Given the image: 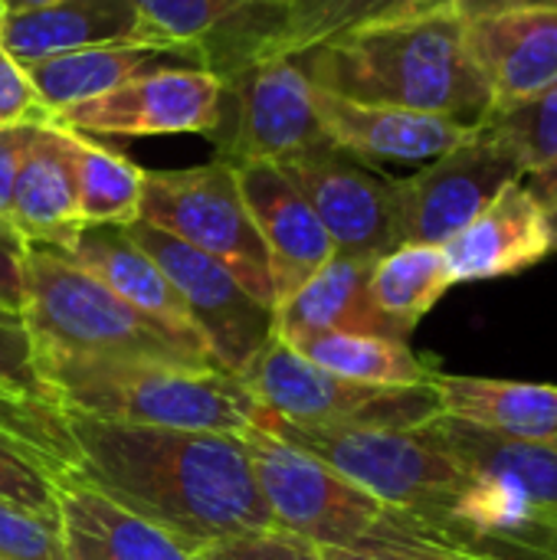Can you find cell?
I'll return each mask as SVG.
<instances>
[{
	"label": "cell",
	"mask_w": 557,
	"mask_h": 560,
	"mask_svg": "<svg viewBox=\"0 0 557 560\" xmlns=\"http://www.w3.org/2000/svg\"><path fill=\"white\" fill-rule=\"evenodd\" d=\"M263 3H289V0H263Z\"/></svg>",
	"instance_id": "obj_44"
},
{
	"label": "cell",
	"mask_w": 557,
	"mask_h": 560,
	"mask_svg": "<svg viewBox=\"0 0 557 560\" xmlns=\"http://www.w3.org/2000/svg\"><path fill=\"white\" fill-rule=\"evenodd\" d=\"M125 233L171 279L213 361L227 374L243 377L263 345L276 335V308L253 299L223 262L158 230L154 223L135 220Z\"/></svg>",
	"instance_id": "obj_9"
},
{
	"label": "cell",
	"mask_w": 557,
	"mask_h": 560,
	"mask_svg": "<svg viewBox=\"0 0 557 560\" xmlns=\"http://www.w3.org/2000/svg\"><path fill=\"white\" fill-rule=\"evenodd\" d=\"M0 20H3V7H0Z\"/></svg>",
	"instance_id": "obj_45"
},
{
	"label": "cell",
	"mask_w": 557,
	"mask_h": 560,
	"mask_svg": "<svg viewBox=\"0 0 557 560\" xmlns=\"http://www.w3.org/2000/svg\"><path fill=\"white\" fill-rule=\"evenodd\" d=\"M46 3H56V0H0V7H3V16H7V13H26V10L46 7Z\"/></svg>",
	"instance_id": "obj_41"
},
{
	"label": "cell",
	"mask_w": 557,
	"mask_h": 560,
	"mask_svg": "<svg viewBox=\"0 0 557 560\" xmlns=\"http://www.w3.org/2000/svg\"><path fill=\"white\" fill-rule=\"evenodd\" d=\"M315 108H318L328 141L341 148L345 154L358 158L361 164L433 161L476 131V125H466L446 115L410 112L397 105L351 102L322 89H315Z\"/></svg>",
	"instance_id": "obj_16"
},
{
	"label": "cell",
	"mask_w": 557,
	"mask_h": 560,
	"mask_svg": "<svg viewBox=\"0 0 557 560\" xmlns=\"http://www.w3.org/2000/svg\"><path fill=\"white\" fill-rule=\"evenodd\" d=\"M315 368L381 387H427L437 381L440 368L430 358L410 351V341L378 338V335H312L292 345Z\"/></svg>",
	"instance_id": "obj_27"
},
{
	"label": "cell",
	"mask_w": 557,
	"mask_h": 560,
	"mask_svg": "<svg viewBox=\"0 0 557 560\" xmlns=\"http://www.w3.org/2000/svg\"><path fill=\"white\" fill-rule=\"evenodd\" d=\"M240 381L269 413L309 427L414 430L443 413L433 384L381 387L348 381L315 368L276 335L263 345Z\"/></svg>",
	"instance_id": "obj_6"
},
{
	"label": "cell",
	"mask_w": 557,
	"mask_h": 560,
	"mask_svg": "<svg viewBox=\"0 0 557 560\" xmlns=\"http://www.w3.org/2000/svg\"><path fill=\"white\" fill-rule=\"evenodd\" d=\"M525 184H529V190L542 200V203H548V200H555L557 197V161H552L548 167H542V171H535V174H529L525 177Z\"/></svg>",
	"instance_id": "obj_40"
},
{
	"label": "cell",
	"mask_w": 557,
	"mask_h": 560,
	"mask_svg": "<svg viewBox=\"0 0 557 560\" xmlns=\"http://www.w3.org/2000/svg\"><path fill=\"white\" fill-rule=\"evenodd\" d=\"M125 43H148V46L171 49L144 26L131 0H56L26 13H7L0 20V46L20 66L72 49L125 46Z\"/></svg>",
	"instance_id": "obj_18"
},
{
	"label": "cell",
	"mask_w": 557,
	"mask_h": 560,
	"mask_svg": "<svg viewBox=\"0 0 557 560\" xmlns=\"http://www.w3.org/2000/svg\"><path fill=\"white\" fill-rule=\"evenodd\" d=\"M515 180H525L519 154L489 125H476L466 141L397 180L401 243L443 246Z\"/></svg>",
	"instance_id": "obj_10"
},
{
	"label": "cell",
	"mask_w": 557,
	"mask_h": 560,
	"mask_svg": "<svg viewBox=\"0 0 557 560\" xmlns=\"http://www.w3.org/2000/svg\"><path fill=\"white\" fill-rule=\"evenodd\" d=\"M322 551H325V560H371L361 555H348V551H335V548H322Z\"/></svg>",
	"instance_id": "obj_43"
},
{
	"label": "cell",
	"mask_w": 557,
	"mask_h": 560,
	"mask_svg": "<svg viewBox=\"0 0 557 560\" xmlns=\"http://www.w3.org/2000/svg\"><path fill=\"white\" fill-rule=\"evenodd\" d=\"M33 125H10L0 128V217L10 213V197H13V180H16V167H20V154L23 144L30 138Z\"/></svg>",
	"instance_id": "obj_38"
},
{
	"label": "cell",
	"mask_w": 557,
	"mask_h": 560,
	"mask_svg": "<svg viewBox=\"0 0 557 560\" xmlns=\"http://www.w3.org/2000/svg\"><path fill=\"white\" fill-rule=\"evenodd\" d=\"M158 59H177L164 46H148V43H125V46H92V49H72L59 56H46L36 62H26L23 72L39 98V105L53 115L92 102L138 72L151 69Z\"/></svg>",
	"instance_id": "obj_25"
},
{
	"label": "cell",
	"mask_w": 557,
	"mask_h": 560,
	"mask_svg": "<svg viewBox=\"0 0 557 560\" xmlns=\"http://www.w3.org/2000/svg\"><path fill=\"white\" fill-rule=\"evenodd\" d=\"M456 16L479 20L496 13H519V10H557V0H456Z\"/></svg>",
	"instance_id": "obj_39"
},
{
	"label": "cell",
	"mask_w": 557,
	"mask_h": 560,
	"mask_svg": "<svg viewBox=\"0 0 557 560\" xmlns=\"http://www.w3.org/2000/svg\"><path fill=\"white\" fill-rule=\"evenodd\" d=\"M62 417L76 446L69 472L171 535L187 555L233 535L276 528L240 433Z\"/></svg>",
	"instance_id": "obj_1"
},
{
	"label": "cell",
	"mask_w": 557,
	"mask_h": 560,
	"mask_svg": "<svg viewBox=\"0 0 557 560\" xmlns=\"http://www.w3.org/2000/svg\"><path fill=\"white\" fill-rule=\"evenodd\" d=\"M190 560H325V551L292 532L266 528L213 541L194 551Z\"/></svg>",
	"instance_id": "obj_35"
},
{
	"label": "cell",
	"mask_w": 557,
	"mask_h": 560,
	"mask_svg": "<svg viewBox=\"0 0 557 560\" xmlns=\"http://www.w3.org/2000/svg\"><path fill=\"white\" fill-rule=\"evenodd\" d=\"M56 522L66 560H190L171 535L72 472L56 479Z\"/></svg>",
	"instance_id": "obj_22"
},
{
	"label": "cell",
	"mask_w": 557,
	"mask_h": 560,
	"mask_svg": "<svg viewBox=\"0 0 557 560\" xmlns=\"http://www.w3.org/2000/svg\"><path fill=\"white\" fill-rule=\"evenodd\" d=\"M420 430L463 469L515 489L557 522V446L509 440L446 413L420 423Z\"/></svg>",
	"instance_id": "obj_23"
},
{
	"label": "cell",
	"mask_w": 557,
	"mask_h": 560,
	"mask_svg": "<svg viewBox=\"0 0 557 560\" xmlns=\"http://www.w3.org/2000/svg\"><path fill=\"white\" fill-rule=\"evenodd\" d=\"M443 256L453 282H483L519 276L552 256V230L545 203L515 180L469 220L453 240L443 243Z\"/></svg>",
	"instance_id": "obj_15"
},
{
	"label": "cell",
	"mask_w": 557,
	"mask_h": 560,
	"mask_svg": "<svg viewBox=\"0 0 557 560\" xmlns=\"http://www.w3.org/2000/svg\"><path fill=\"white\" fill-rule=\"evenodd\" d=\"M36 368L62 413L151 430H256L266 407L223 368L102 361L36 351Z\"/></svg>",
	"instance_id": "obj_3"
},
{
	"label": "cell",
	"mask_w": 557,
	"mask_h": 560,
	"mask_svg": "<svg viewBox=\"0 0 557 560\" xmlns=\"http://www.w3.org/2000/svg\"><path fill=\"white\" fill-rule=\"evenodd\" d=\"M0 387L23 400L59 410L53 390L46 387V381L36 368V348H33L23 315L10 312L3 305H0Z\"/></svg>",
	"instance_id": "obj_33"
},
{
	"label": "cell",
	"mask_w": 557,
	"mask_h": 560,
	"mask_svg": "<svg viewBox=\"0 0 557 560\" xmlns=\"http://www.w3.org/2000/svg\"><path fill=\"white\" fill-rule=\"evenodd\" d=\"M69 154L85 226H128L141 217L144 167L79 131H69Z\"/></svg>",
	"instance_id": "obj_29"
},
{
	"label": "cell",
	"mask_w": 557,
	"mask_h": 560,
	"mask_svg": "<svg viewBox=\"0 0 557 560\" xmlns=\"http://www.w3.org/2000/svg\"><path fill=\"white\" fill-rule=\"evenodd\" d=\"M220 82V121L210 135L217 161L286 164L332 144L315 108V85L299 59L263 56Z\"/></svg>",
	"instance_id": "obj_8"
},
{
	"label": "cell",
	"mask_w": 557,
	"mask_h": 560,
	"mask_svg": "<svg viewBox=\"0 0 557 560\" xmlns=\"http://www.w3.org/2000/svg\"><path fill=\"white\" fill-rule=\"evenodd\" d=\"M315 89L410 112L483 125L489 89L466 49V20L456 10L341 33L299 56Z\"/></svg>",
	"instance_id": "obj_2"
},
{
	"label": "cell",
	"mask_w": 557,
	"mask_h": 560,
	"mask_svg": "<svg viewBox=\"0 0 557 560\" xmlns=\"http://www.w3.org/2000/svg\"><path fill=\"white\" fill-rule=\"evenodd\" d=\"M49 112L39 105L23 66L0 46V128L10 125H46Z\"/></svg>",
	"instance_id": "obj_36"
},
{
	"label": "cell",
	"mask_w": 557,
	"mask_h": 560,
	"mask_svg": "<svg viewBox=\"0 0 557 560\" xmlns=\"http://www.w3.org/2000/svg\"><path fill=\"white\" fill-rule=\"evenodd\" d=\"M131 7L184 66L220 79L253 62L286 13V3L263 0H131Z\"/></svg>",
	"instance_id": "obj_13"
},
{
	"label": "cell",
	"mask_w": 557,
	"mask_h": 560,
	"mask_svg": "<svg viewBox=\"0 0 557 560\" xmlns=\"http://www.w3.org/2000/svg\"><path fill=\"white\" fill-rule=\"evenodd\" d=\"M545 213H548V230H552V253H557V197L545 203Z\"/></svg>",
	"instance_id": "obj_42"
},
{
	"label": "cell",
	"mask_w": 557,
	"mask_h": 560,
	"mask_svg": "<svg viewBox=\"0 0 557 560\" xmlns=\"http://www.w3.org/2000/svg\"><path fill=\"white\" fill-rule=\"evenodd\" d=\"M236 177L246 210L266 246L272 302L282 305L335 256V246L302 190L279 164H243L236 167Z\"/></svg>",
	"instance_id": "obj_14"
},
{
	"label": "cell",
	"mask_w": 557,
	"mask_h": 560,
	"mask_svg": "<svg viewBox=\"0 0 557 560\" xmlns=\"http://www.w3.org/2000/svg\"><path fill=\"white\" fill-rule=\"evenodd\" d=\"M322 220L338 256L381 259L401 246L397 177L374 174L328 144L279 164Z\"/></svg>",
	"instance_id": "obj_12"
},
{
	"label": "cell",
	"mask_w": 557,
	"mask_h": 560,
	"mask_svg": "<svg viewBox=\"0 0 557 560\" xmlns=\"http://www.w3.org/2000/svg\"><path fill=\"white\" fill-rule=\"evenodd\" d=\"M59 253H66L89 276H95L105 289H112L135 312H141L164 331H171L177 341H184L194 351L210 354L190 322L184 299L177 295L171 279L161 272V266L125 233V226H85L72 240V246Z\"/></svg>",
	"instance_id": "obj_20"
},
{
	"label": "cell",
	"mask_w": 557,
	"mask_h": 560,
	"mask_svg": "<svg viewBox=\"0 0 557 560\" xmlns=\"http://www.w3.org/2000/svg\"><path fill=\"white\" fill-rule=\"evenodd\" d=\"M433 387L446 417L509 440L557 446V387L552 384H519L440 371Z\"/></svg>",
	"instance_id": "obj_24"
},
{
	"label": "cell",
	"mask_w": 557,
	"mask_h": 560,
	"mask_svg": "<svg viewBox=\"0 0 557 560\" xmlns=\"http://www.w3.org/2000/svg\"><path fill=\"white\" fill-rule=\"evenodd\" d=\"M259 430L325 463L374 499L427 522H450L473 486V472L414 430H341L263 413Z\"/></svg>",
	"instance_id": "obj_5"
},
{
	"label": "cell",
	"mask_w": 557,
	"mask_h": 560,
	"mask_svg": "<svg viewBox=\"0 0 557 560\" xmlns=\"http://www.w3.org/2000/svg\"><path fill=\"white\" fill-rule=\"evenodd\" d=\"M220 75L197 66L144 69L125 85L53 115V125L79 135L164 138L213 135L220 121Z\"/></svg>",
	"instance_id": "obj_11"
},
{
	"label": "cell",
	"mask_w": 557,
	"mask_h": 560,
	"mask_svg": "<svg viewBox=\"0 0 557 560\" xmlns=\"http://www.w3.org/2000/svg\"><path fill=\"white\" fill-rule=\"evenodd\" d=\"M66 469L43 456L39 450L23 446L0 433V499L36 515L56 518V479Z\"/></svg>",
	"instance_id": "obj_31"
},
{
	"label": "cell",
	"mask_w": 557,
	"mask_h": 560,
	"mask_svg": "<svg viewBox=\"0 0 557 560\" xmlns=\"http://www.w3.org/2000/svg\"><path fill=\"white\" fill-rule=\"evenodd\" d=\"M138 220L223 262L253 299L276 308L266 246L246 210L233 164L213 158L197 167L144 171Z\"/></svg>",
	"instance_id": "obj_7"
},
{
	"label": "cell",
	"mask_w": 557,
	"mask_h": 560,
	"mask_svg": "<svg viewBox=\"0 0 557 560\" xmlns=\"http://www.w3.org/2000/svg\"><path fill=\"white\" fill-rule=\"evenodd\" d=\"M0 560H66L59 522L0 499Z\"/></svg>",
	"instance_id": "obj_34"
},
{
	"label": "cell",
	"mask_w": 557,
	"mask_h": 560,
	"mask_svg": "<svg viewBox=\"0 0 557 560\" xmlns=\"http://www.w3.org/2000/svg\"><path fill=\"white\" fill-rule=\"evenodd\" d=\"M453 276L443 246L401 243L371 266L368 292L381 315H387L404 335L433 312V305L453 289Z\"/></svg>",
	"instance_id": "obj_28"
},
{
	"label": "cell",
	"mask_w": 557,
	"mask_h": 560,
	"mask_svg": "<svg viewBox=\"0 0 557 560\" xmlns=\"http://www.w3.org/2000/svg\"><path fill=\"white\" fill-rule=\"evenodd\" d=\"M7 220L30 246L49 249H69L72 240L85 230L66 128L53 121L33 125L20 154Z\"/></svg>",
	"instance_id": "obj_19"
},
{
	"label": "cell",
	"mask_w": 557,
	"mask_h": 560,
	"mask_svg": "<svg viewBox=\"0 0 557 560\" xmlns=\"http://www.w3.org/2000/svg\"><path fill=\"white\" fill-rule=\"evenodd\" d=\"M26 253L30 243L7 217H0V305L16 315H23L26 302Z\"/></svg>",
	"instance_id": "obj_37"
},
{
	"label": "cell",
	"mask_w": 557,
	"mask_h": 560,
	"mask_svg": "<svg viewBox=\"0 0 557 560\" xmlns=\"http://www.w3.org/2000/svg\"><path fill=\"white\" fill-rule=\"evenodd\" d=\"M374 259L332 256L309 282H302L282 305H276V338L299 345L312 335H378L410 341L387 315L378 312L368 292Z\"/></svg>",
	"instance_id": "obj_21"
},
{
	"label": "cell",
	"mask_w": 557,
	"mask_h": 560,
	"mask_svg": "<svg viewBox=\"0 0 557 560\" xmlns=\"http://www.w3.org/2000/svg\"><path fill=\"white\" fill-rule=\"evenodd\" d=\"M456 0H289L282 23L259 46L263 56H299L325 39H335L351 30L407 23L453 10Z\"/></svg>",
	"instance_id": "obj_26"
},
{
	"label": "cell",
	"mask_w": 557,
	"mask_h": 560,
	"mask_svg": "<svg viewBox=\"0 0 557 560\" xmlns=\"http://www.w3.org/2000/svg\"><path fill=\"white\" fill-rule=\"evenodd\" d=\"M483 125H489L519 154L525 177L548 167L557 161V82L506 112L486 115Z\"/></svg>",
	"instance_id": "obj_30"
},
{
	"label": "cell",
	"mask_w": 557,
	"mask_h": 560,
	"mask_svg": "<svg viewBox=\"0 0 557 560\" xmlns=\"http://www.w3.org/2000/svg\"><path fill=\"white\" fill-rule=\"evenodd\" d=\"M0 433L10 440H20L30 450H39L53 463H59L66 472L76 466V446L66 430L62 410L23 400L0 387Z\"/></svg>",
	"instance_id": "obj_32"
},
{
	"label": "cell",
	"mask_w": 557,
	"mask_h": 560,
	"mask_svg": "<svg viewBox=\"0 0 557 560\" xmlns=\"http://www.w3.org/2000/svg\"><path fill=\"white\" fill-rule=\"evenodd\" d=\"M466 49L489 89V115L557 82V10L466 20Z\"/></svg>",
	"instance_id": "obj_17"
},
{
	"label": "cell",
	"mask_w": 557,
	"mask_h": 560,
	"mask_svg": "<svg viewBox=\"0 0 557 560\" xmlns=\"http://www.w3.org/2000/svg\"><path fill=\"white\" fill-rule=\"evenodd\" d=\"M23 322L36 351L102 358V361H154L187 368H220L210 354L187 348L171 331L135 312L66 253L30 246Z\"/></svg>",
	"instance_id": "obj_4"
}]
</instances>
